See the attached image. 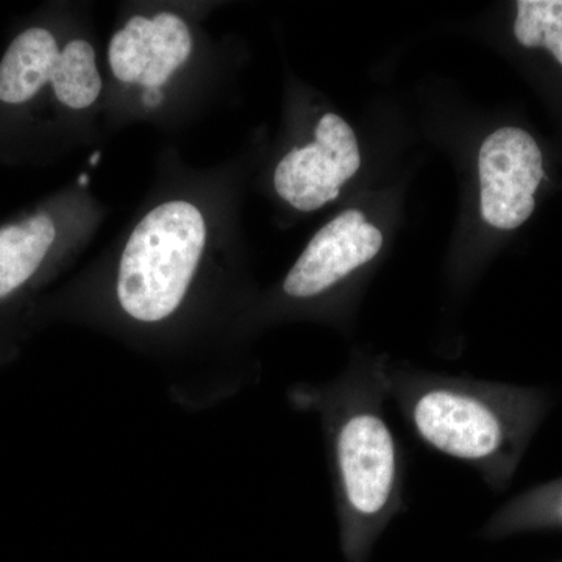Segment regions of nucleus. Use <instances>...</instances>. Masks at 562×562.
Segmentation results:
<instances>
[{"label":"nucleus","instance_id":"20e7f679","mask_svg":"<svg viewBox=\"0 0 562 562\" xmlns=\"http://www.w3.org/2000/svg\"><path fill=\"white\" fill-rule=\"evenodd\" d=\"M383 233L366 221L360 210H346L316 233L281 283V294L292 303L328 297L358 269L375 260Z\"/></svg>","mask_w":562,"mask_h":562},{"label":"nucleus","instance_id":"2eb2a0df","mask_svg":"<svg viewBox=\"0 0 562 562\" xmlns=\"http://www.w3.org/2000/svg\"><path fill=\"white\" fill-rule=\"evenodd\" d=\"M98 158H101V154H94L92 155L91 162L92 165H95V161H98Z\"/></svg>","mask_w":562,"mask_h":562},{"label":"nucleus","instance_id":"4468645a","mask_svg":"<svg viewBox=\"0 0 562 562\" xmlns=\"http://www.w3.org/2000/svg\"><path fill=\"white\" fill-rule=\"evenodd\" d=\"M162 102V94L160 88H146V92L143 95V103L150 109L160 105Z\"/></svg>","mask_w":562,"mask_h":562},{"label":"nucleus","instance_id":"9b49d317","mask_svg":"<svg viewBox=\"0 0 562 562\" xmlns=\"http://www.w3.org/2000/svg\"><path fill=\"white\" fill-rule=\"evenodd\" d=\"M192 50L190 29L179 16L160 13L151 20V60L140 76L139 83L146 88H160L173 70L188 60Z\"/></svg>","mask_w":562,"mask_h":562},{"label":"nucleus","instance_id":"423d86ee","mask_svg":"<svg viewBox=\"0 0 562 562\" xmlns=\"http://www.w3.org/2000/svg\"><path fill=\"white\" fill-rule=\"evenodd\" d=\"M314 135V143L284 155L273 173L277 194L301 211L335 201L342 184L361 168L357 135L341 116L325 114Z\"/></svg>","mask_w":562,"mask_h":562},{"label":"nucleus","instance_id":"f257e3e1","mask_svg":"<svg viewBox=\"0 0 562 562\" xmlns=\"http://www.w3.org/2000/svg\"><path fill=\"white\" fill-rule=\"evenodd\" d=\"M386 366L360 357L336 379L288 390L292 408L319 419L346 562H369L392 520L406 512L408 461L387 419Z\"/></svg>","mask_w":562,"mask_h":562},{"label":"nucleus","instance_id":"39448f33","mask_svg":"<svg viewBox=\"0 0 562 562\" xmlns=\"http://www.w3.org/2000/svg\"><path fill=\"white\" fill-rule=\"evenodd\" d=\"M482 216L498 231L530 220L543 179L542 151L530 133L505 127L484 140L479 154Z\"/></svg>","mask_w":562,"mask_h":562},{"label":"nucleus","instance_id":"1a4fd4ad","mask_svg":"<svg viewBox=\"0 0 562 562\" xmlns=\"http://www.w3.org/2000/svg\"><path fill=\"white\" fill-rule=\"evenodd\" d=\"M562 530V476L539 484L502 505L480 535L486 539H505L527 532Z\"/></svg>","mask_w":562,"mask_h":562},{"label":"nucleus","instance_id":"7ed1b4c3","mask_svg":"<svg viewBox=\"0 0 562 562\" xmlns=\"http://www.w3.org/2000/svg\"><path fill=\"white\" fill-rule=\"evenodd\" d=\"M205 243L198 206L173 201L151 210L122 251L113 294L122 316L146 328L176 319L190 299Z\"/></svg>","mask_w":562,"mask_h":562},{"label":"nucleus","instance_id":"ddd939ff","mask_svg":"<svg viewBox=\"0 0 562 562\" xmlns=\"http://www.w3.org/2000/svg\"><path fill=\"white\" fill-rule=\"evenodd\" d=\"M151 20L135 16L110 41L109 61L117 80L139 81L151 60Z\"/></svg>","mask_w":562,"mask_h":562},{"label":"nucleus","instance_id":"6e6552de","mask_svg":"<svg viewBox=\"0 0 562 562\" xmlns=\"http://www.w3.org/2000/svg\"><path fill=\"white\" fill-rule=\"evenodd\" d=\"M55 236L54 222L46 214L0 228V302L35 276Z\"/></svg>","mask_w":562,"mask_h":562},{"label":"nucleus","instance_id":"f03ea898","mask_svg":"<svg viewBox=\"0 0 562 562\" xmlns=\"http://www.w3.org/2000/svg\"><path fill=\"white\" fill-rule=\"evenodd\" d=\"M387 394L432 452L469 465L492 491L512 484L552 408L546 390L386 366Z\"/></svg>","mask_w":562,"mask_h":562},{"label":"nucleus","instance_id":"0eeeda50","mask_svg":"<svg viewBox=\"0 0 562 562\" xmlns=\"http://www.w3.org/2000/svg\"><path fill=\"white\" fill-rule=\"evenodd\" d=\"M57 40L46 29H29L10 44L0 61V102L31 101L52 81L60 58Z\"/></svg>","mask_w":562,"mask_h":562},{"label":"nucleus","instance_id":"9d476101","mask_svg":"<svg viewBox=\"0 0 562 562\" xmlns=\"http://www.w3.org/2000/svg\"><path fill=\"white\" fill-rule=\"evenodd\" d=\"M50 83L58 101L69 109H87L98 101L102 80L91 44L83 40L70 41L61 50Z\"/></svg>","mask_w":562,"mask_h":562},{"label":"nucleus","instance_id":"f8f14e48","mask_svg":"<svg viewBox=\"0 0 562 562\" xmlns=\"http://www.w3.org/2000/svg\"><path fill=\"white\" fill-rule=\"evenodd\" d=\"M514 35L528 49L546 47L562 65V0H519Z\"/></svg>","mask_w":562,"mask_h":562},{"label":"nucleus","instance_id":"dca6fc26","mask_svg":"<svg viewBox=\"0 0 562 562\" xmlns=\"http://www.w3.org/2000/svg\"><path fill=\"white\" fill-rule=\"evenodd\" d=\"M88 183V177L87 176H81L80 177V184H87Z\"/></svg>","mask_w":562,"mask_h":562}]
</instances>
